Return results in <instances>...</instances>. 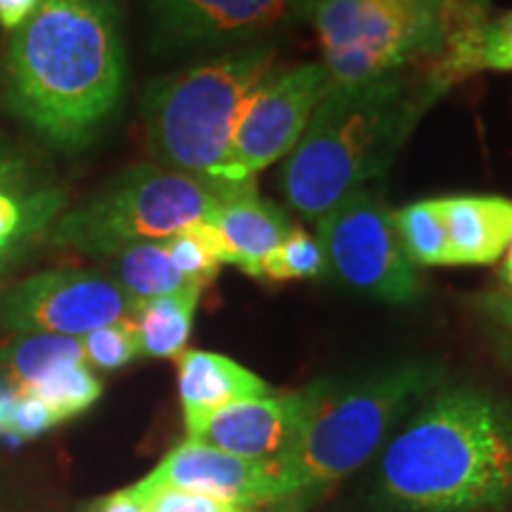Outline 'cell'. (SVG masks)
I'll list each match as a JSON object with an SVG mask.
<instances>
[{
  "label": "cell",
  "mask_w": 512,
  "mask_h": 512,
  "mask_svg": "<svg viewBox=\"0 0 512 512\" xmlns=\"http://www.w3.org/2000/svg\"><path fill=\"white\" fill-rule=\"evenodd\" d=\"M124 91V41L112 0H43L12 31L0 98L50 145L74 152L98 136Z\"/></svg>",
  "instance_id": "6da1fadb"
},
{
  "label": "cell",
  "mask_w": 512,
  "mask_h": 512,
  "mask_svg": "<svg viewBox=\"0 0 512 512\" xmlns=\"http://www.w3.org/2000/svg\"><path fill=\"white\" fill-rule=\"evenodd\" d=\"M401 512H501L512 503V408L475 387L432 392L380 460Z\"/></svg>",
  "instance_id": "7a4b0ae2"
},
{
  "label": "cell",
  "mask_w": 512,
  "mask_h": 512,
  "mask_svg": "<svg viewBox=\"0 0 512 512\" xmlns=\"http://www.w3.org/2000/svg\"><path fill=\"white\" fill-rule=\"evenodd\" d=\"M444 93L425 72L332 86L287 155L280 185L290 207L318 221L339 200L387 174L422 112Z\"/></svg>",
  "instance_id": "3957f363"
},
{
  "label": "cell",
  "mask_w": 512,
  "mask_h": 512,
  "mask_svg": "<svg viewBox=\"0 0 512 512\" xmlns=\"http://www.w3.org/2000/svg\"><path fill=\"white\" fill-rule=\"evenodd\" d=\"M441 380L439 363L406 361L306 387L309 408L302 430L283 456L271 460L280 489L273 512H309L344 477L366 465L403 415Z\"/></svg>",
  "instance_id": "277c9868"
},
{
  "label": "cell",
  "mask_w": 512,
  "mask_h": 512,
  "mask_svg": "<svg viewBox=\"0 0 512 512\" xmlns=\"http://www.w3.org/2000/svg\"><path fill=\"white\" fill-rule=\"evenodd\" d=\"M278 69L273 50L259 46L157 81L145 98V126L159 164L214 178L249 102Z\"/></svg>",
  "instance_id": "5b68a950"
},
{
  "label": "cell",
  "mask_w": 512,
  "mask_h": 512,
  "mask_svg": "<svg viewBox=\"0 0 512 512\" xmlns=\"http://www.w3.org/2000/svg\"><path fill=\"white\" fill-rule=\"evenodd\" d=\"M249 190H256V183L233 185L164 164H140L93 200L64 211L48 240L86 256L112 259L126 247L171 238Z\"/></svg>",
  "instance_id": "8992f818"
},
{
  "label": "cell",
  "mask_w": 512,
  "mask_h": 512,
  "mask_svg": "<svg viewBox=\"0 0 512 512\" xmlns=\"http://www.w3.org/2000/svg\"><path fill=\"white\" fill-rule=\"evenodd\" d=\"M332 86H361L444 55L467 24L453 0H309Z\"/></svg>",
  "instance_id": "52a82bcc"
},
{
  "label": "cell",
  "mask_w": 512,
  "mask_h": 512,
  "mask_svg": "<svg viewBox=\"0 0 512 512\" xmlns=\"http://www.w3.org/2000/svg\"><path fill=\"white\" fill-rule=\"evenodd\" d=\"M328 273L337 283L387 304L422 294L418 266L403 249L394 214L368 188L349 192L316 221Z\"/></svg>",
  "instance_id": "ba28073f"
},
{
  "label": "cell",
  "mask_w": 512,
  "mask_h": 512,
  "mask_svg": "<svg viewBox=\"0 0 512 512\" xmlns=\"http://www.w3.org/2000/svg\"><path fill=\"white\" fill-rule=\"evenodd\" d=\"M117 280L86 268H55L0 294V330L12 335L86 337L136 313Z\"/></svg>",
  "instance_id": "9c48e42d"
},
{
  "label": "cell",
  "mask_w": 512,
  "mask_h": 512,
  "mask_svg": "<svg viewBox=\"0 0 512 512\" xmlns=\"http://www.w3.org/2000/svg\"><path fill=\"white\" fill-rule=\"evenodd\" d=\"M328 91L330 76L323 62L278 69L242 114L226 157L214 174L216 181L256 183L266 166L294 150Z\"/></svg>",
  "instance_id": "30bf717a"
},
{
  "label": "cell",
  "mask_w": 512,
  "mask_h": 512,
  "mask_svg": "<svg viewBox=\"0 0 512 512\" xmlns=\"http://www.w3.org/2000/svg\"><path fill=\"white\" fill-rule=\"evenodd\" d=\"M309 0H147L152 29L166 48H223L290 27Z\"/></svg>",
  "instance_id": "8fae6325"
},
{
  "label": "cell",
  "mask_w": 512,
  "mask_h": 512,
  "mask_svg": "<svg viewBox=\"0 0 512 512\" xmlns=\"http://www.w3.org/2000/svg\"><path fill=\"white\" fill-rule=\"evenodd\" d=\"M67 204L64 185L0 136V280L48 238Z\"/></svg>",
  "instance_id": "7c38bea8"
},
{
  "label": "cell",
  "mask_w": 512,
  "mask_h": 512,
  "mask_svg": "<svg viewBox=\"0 0 512 512\" xmlns=\"http://www.w3.org/2000/svg\"><path fill=\"white\" fill-rule=\"evenodd\" d=\"M150 486L188 491L252 510L280 498L271 463L238 458L200 441H183L143 479Z\"/></svg>",
  "instance_id": "4fadbf2b"
},
{
  "label": "cell",
  "mask_w": 512,
  "mask_h": 512,
  "mask_svg": "<svg viewBox=\"0 0 512 512\" xmlns=\"http://www.w3.org/2000/svg\"><path fill=\"white\" fill-rule=\"evenodd\" d=\"M309 396L306 389L283 396H261L219 408L188 430L190 441L219 448L238 458L271 463L280 458L302 430Z\"/></svg>",
  "instance_id": "5bb4252c"
},
{
  "label": "cell",
  "mask_w": 512,
  "mask_h": 512,
  "mask_svg": "<svg viewBox=\"0 0 512 512\" xmlns=\"http://www.w3.org/2000/svg\"><path fill=\"white\" fill-rule=\"evenodd\" d=\"M204 221L214 230L221 264H233L256 280H261L268 256L294 228L285 209L261 200L256 190L221 204Z\"/></svg>",
  "instance_id": "9a60e30c"
},
{
  "label": "cell",
  "mask_w": 512,
  "mask_h": 512,
  "mask_svg": "<svg viewBox=\"0 0 512 512\" xmlns=\"http://www.w3.org/2000/svg\"><path fill=\"white\" fill-rule=\"evenodd\" d=\"M448 266H489L512 242V200L498 195L441 197Z\"/></svg>",
  "instance_id": "2e32d148"
},
{
  "label": "cell",
  "mask_w": 512,
  "mask_h": 512,
  "mask_svg": "<svg viewBox=\"0 0 512 512\" xmlns=\"http://www.w3.org/2000/svg\"><path fill=\"white\" fill-rule=\"evenodd\" d=\"M178 394L185 427H192L219 408L271 396L273 389L233 358L195 349L178 356Z\"/></svg>",
  "instance_id": "e0dca14e"
},
{
  "label": "cell",
  "mask_w": 512,
  "mask_h": 512,
  "mask_svg": "<svg viewBox=\"0 0 512 512\" xmlns=\"http://www.w3.org/2000/svg\"><path fill=\"white\" fill-rule=\"evenodd\" d=\"M477 72H512V10L453 31L444 55L427 64L441 91Z\"/></svg>",
  "instance_id": "ac0fdd59"
},
{
  "label": "cell",
  "mask_w": 512,
  "mask_h": 512,
  "mask_svg": "<svg viewBox=\"0 0 512 512\" xmlns=\"http://www.w3.org/2000/svg\"><path fill=\"white\" fill-rule=\"evenodd\" d=\"M202 287L185 285L181 290L164 294L136 306L133 323L138 330L140 356L178 358L188 344Z\"/></svg>",
  "instance_id": "d6986e66"
},
{
  "label": "cell",
  "mask_w": 512,
  "mask_h": 512,
  "mask_svg": "<svg viewBox=\"0 0 512 512\" xmlns=\"http://www.w3.org/2000/svg\"><path fill=\"white\" fill-rule=\"evenodd\" d=\"M86 361L81 339L62 335H19L0 349V382L17 389L53 373L64 363Z\"/></svg>",
  "instance_id": "ffe728a7"
},
{
  "label": "cell",
  "mask_w": 512,
  "mask_h": 512,
  "mask_svg": "<svg viewBox=\"0 0 512 512\" xmlns=\"http://www.w3.org/2000/svg\"><path fill=\"white\" fill-rule=\"evenodd\" d=\"M112 259L114 280L136 304L150 302V299L164 297V294L190 285L171 264L164 240L126 247Z\"/></svg>",
  "instance_id": "44dd1931"
},
{
  "label": "cell",
  "mask_w": 512,
  "mask_h": 512,
  "mask_svg": "<svg viewBox=\"0 0 512 512\" xmlns=\"http://www.w3.org/2000/svg\"><path fill=\"white\" fill-rule=\"evenodd\" d=\"M17 392L41 399L53 411L57 422H64L86 413L88 408L98 403L102 396V382L95 377L86 361H79L64 363L31 387L17 389Z\"/></svg>",
  "instance_id": "7402d4cb"
},
{
  "label": "cell",
  "mask_w": 512,
  "mask_h": 512,
  "mask_svg": "<svg viewBox=\"0 0 512 512\" xmlns=\"http://www.w3.org/2000/svg\"><path fill=\"white\" fill-rule=\"evenodd\" d=\"M403 249L418 268L448 266L446 228L437 200H420L392 211Z\"/></svg>",
  "instance_id": "603a6c76"
},
{
  "label": "cell",
  "mask_w": 512,
  "mask_h": 512,
  "mask_svg": "<svg viewBox=\"0 0 512 512\" xmlns=\"http://www.w3.org/2000/svg\"><path fill=\"white\" fill-rule=\"evenodd\" d=\"M171 264L188 280L190 285H200L202 290L219 278L221 256L216 247L214 230L207 221H197L178 230L176 235L164 240Z\"/></svg>",
  "instance_id": "cb8c5ba5"
},
{
  "label": "cell",
  "mask_w": 512,
  "mask_h": 512,
  "mask_svg": "<svg viewBox=\"0 0 512 512\" xmlns=\"http://www.w3.org/2000/svg\"><path fill=\"white\" fill-rule=\"evenodd\" d=\"M325 273H328V264H325V254L318 238L294 226L287 233L283 245L266 259L261 280L266 278L275 280V283H283V280H311L323 278Z\"/></svg>",
  "instance_id": "d4e9b609"
},
{
  "label": "cell",
  "mask_w": 512,
  "mask_h": 512,
  "mask_svg": "<svg viewBox=\"0 0 512 512\" xmlns=\"http://www.w3.org/2000/svg\"><path fill=\"white\" fill-rule=\"evenodd\" d=\"M83 356L91 366L107 370H121L140 356L138 330L133 318H121L117 323L102 325V328L88 332L81 337Z\"/></svg>",
  "instance_id": "484cf974"
},
{
  "label": "cell",
  "mask_w": 512,
  "mask_h": 512,
  "mask_svg": "<svg viewBox=\"0 0 512 512\" xmlns=\"http://www.w3.org/2000/svg\"><path fill=\"white\" fill-rule=\"evenodd\" d=\"M128 489L143 505V512H249L238 505L216 501V498L166 489V486H150L145 482L128 486Z\"/></svg>",
  "instance_id": "4316f807"
},
{
  "label": "cell",
  "mask_w": 512,
  "mask_h": 512,
  "mask_svg": "<svg viewBox=\"0 0 512 512\" xmlns=\"http://www.w3.org/2000/svg\"><path fill=\"white\" fill-rule=\"evenodd\" d=\"M60 425L53 411L41 399L31 394L17 392L15 413H12V427H10V441L22 444V441L38 439L41 434L53 430Z\"/></svg>",
  "instance_id": "83f0119b"
},
{
  "label": "cell",
  "mask_w": 512,
  "mask_h": 512,
  "mask_svg": "<svg viewBox=\"0 0 512 512\" xmlns=\"http://www.w3.org/2000/svg\"><path fill=\"white\" fill-rule=\"evenodd\" d=\"M477 306L486 318L494 320L496 325L512 337V292H486L479 294Z\"/></svg>",
  "instance_id": "f1b7e54d"
},
{
  "label": "cell",
  "mask_w": 512,
  "mask_h": 512,
  "mask_svg": "<svg viewBox=\"0 0 512 512\" xmlns=\"http://www.w3.org/2000/svg\"><path fill=\"white\" fill-rule=\"evenodd\" d=\"M41 3L43 0H0V27L12 34L41 8Z\"/></svg>",
  "instance_id": "f546056e"
},
{
  "label": "cell",
  "mask_w": 512,
  "mask_h": 512,
  "mask_svg": "<svg viewBox=\"0 0 512 512\" xmlns=\"http://www.w3.org/2000/svg\"><path fill=\"white\" fill-rule=\"evenodd\" d=\"M83 512H143V505H140L136 496H133L131 489H121L114 491L110 496L93 501Z\"/></svg>",
  "instance_id": "4dcf8cb0"
},
{
  "label": "cell",
  "mask_w": 512,
  "mask_h": 512,
  "mask_svg": "<svg viewBox=\"0 0 512 512\" xmlns=\"http://www.w3.org/2000/svg\"><path fill=\"white\" fill-rule=\"evenodd\" d=\"M17 392L8 387L5 382H0V439H10V427H12V413H15Z\"/></svg>",
  "instance_id": "1f68e13d"
},
{
  "label": "cell",
  "mask_w": 512,
  "mask_h": 512,
  "mask_svg": "<svg viewBox=\"0 0 512 512\" xmlns=\"http://www.w3.org/2000/svg\"><path fill=\"white\" fill-rule=\"evenodd\" d=\"M458 5L460 12L470 19H484L486 10H489L491 0H453Z\"/></svg>",
  "instance_id": "d6a6232c"
},
{
  "label": "cell",
  "mask_w": 512,
  "mask_h": 512,
  "mask_svg": "<svg viewBox=\"0 0 512 512\" xmlns=\"http://www.w3.org/2000/svg\"><path fill=\"white\" fill-rule=\"evenodd\" d=\"M501 278H503V283L508 285V290L512 292V242H510L508 252H505V261H503V271H501Z\"/></svg>",
  "instance_id": "836d02e7"
}]
</instances>
